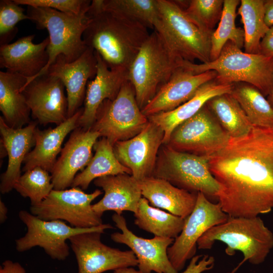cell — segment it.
Here are the masks:
<instances>
[{
	"label": "cell",
	"instance_id": "obj_1",
	"mask_svg": "<svg viewBox=\"0 0 273 273\" xmlns=\"http://www.w3.org/2000/svg\"><path fill=\"white\" fill-rule=\"evenodd\" d=\"M219 185L216 198L233 217L251 218L273 208V129L253 126L245 135L231 138L209 158Z\"/></svg>",
	"mask_w": 273,
	"mask_h": 273
},
{
	"label": "cell",
	"instance_id": "obj_2",
	"mask_svg": "<svg viewBox=\"0 0 273 273\" xmlns=\"http://www.w3.org/2000/svg\"><path fill=\"white\" fill-rule=\"evenodd\" d=\"M89 22L83 39L111 69H128L150 35L148 28L133 20L105 11L93 0L87 13Z\"/></svg>",
	"mask_w": 273,
	"mask_h": 273
},
{
	"label": "cell",
	"instance_id": "obj_3",
	"mask_svg": "<svg viewBox=\"0 0 273 273\" xmlns=\"http://www.w3.org/2000/svg\"><path fill=\"white\" fill-rule=\"evenodd\" d=\"M219 241L226 245L225 253L233 255L236 251L243 260L232 272L235 273L245 261L257 265L262 263L273 248V233L260 217H230L224 222L207 230L198 240L199 249H210Z\"/></svg>",
	"mask_w": 273,
	"mask_h": 273
},
{
	"label": "cell",
	"instance_id": "obj_4",
	"mask_svg": "<svg viewBox=\"0 0 273 273\" xmlns=\"http://www.w3.org/2000/svg\"><path fill=\"white\" fill-rule=\"evenodd\" d=\"M186 61L170 51L156 30L150 34L128 71V80L141 109L175 72L184 68Z\"/></svg>",
	"mask_w": 273,
	"mask_h": 273
},
{
	"label": "cell",
	"instance_id": "obj_5",
	"mask_svg": "<svg viewBox=\"0 0 273 273\" xmlns=\"http://www.w3.org/2000/svg\"><path fill=\"white\" fill-rule=\"evenodd\" d=\"M187 68L195 74L215 71L217 73L215 78L219 82L249 84L264 97L273 88V57L243 52L230 41L215 60L201 64L189 62Z\"/></svg>",
	"mask_w": 273,
	"mask_h": 273
},
{
	"label": "cell",
	"instance_id": "obj_6",
	"mask_svg": "<svg viewBox=\"0 0 273 273\" xmlns=\"http://www.w3.org/2000/svg\"><path fill=\"white\" fill-rule=\"evenodd\" d=\"M27 15L37 29L48 30L50 42L47 49V65L36 76L27 79L24 85L46 73L60 55H63L67 62H72L84 52L87 47L83 34L89 20L87 13L74 15L44 7L28 6Z\"/></svg>",
	"mask_w": 273,
	"mask_h": 273
},
{
	"label": "cell",
	"instance_id": "obj_7",
	"mask_svg": "<svg viewBox=\"0 0 273 273\" xmlns=\"http://www.w3.org/2000/svg\"><path fill=\"white\" fill-rule=\"evenodd\" d=\"M157 1L159 19L154 30L170 51L185 61L210 62L211 34L202 30L177 2Z\"/></svg>",
	"mask_w": 273,
	"mask_h": 273
},
{
	"label": "cell",
	"instance_id": "obj_8",
	"mask_svg": "<svg viewBox=\"0 0 273 273\" xmlns=\"http://www.w3.org/2000/svg\"><path fill=\"white\" fill-rule=\"evenodd\" d=\"M209 157L176 151L163 144L157 156L153 176L165 179L192 193L216 197L219 185L211 174Z\"/></svg>",
	"mask_w": 273,
	"mask_h": 273
},
{
	"label": "cell",
	"instance_id": "obj_9",
	"mask_svg": "<svg viewBox=\"0 0 273 273\" xmlns=\"http://www.w3.org/2000/svg\"><path fill=\"white\" fill-rule=\"evenodd\" d=\"M148 122L138 104L134 89L127 80L114 100H106L101 104L91 129L113 146L117 142L134 137Z\"/></svg>",
	"mask_w": 273,
	"mask_h": 273
},
{
	"label": "cell",
	"instance_id": "obj_10",
	"mask_svg": "<svg viewBox=\"0 0 273 273\" xmlns=\"http://www.w3.org/2000/svg\"><path fill=\"white\" fill-rule=\"evenodd\" d=\"M18 215L27 228L25 235L16 240L18 252H24L38 246L52 259L64 260L69 255L66 241L74 235L86 232H100L113 229L110 224L87 229L77 228L67 225L61 220H44L26 210H21Z\"/></svg>",
	"mask_w": 273,
	"mask_h": 273
},
{
	"label": "cell",
	"instance_id": "obj_11",
	"mask_svg": "<svg viewBox=\"0 0 273 273\" xmlns=\"http://www.w3.org/2000/svg\"><path fill=\"white\" fill-rule=\"evenodd\" d=\"M102 194L99 189L87 194L79 187L53 190L39 204L31 206L30 211L44 220H64L74 228H92L103 224L91 204Z\"/></svg>",
	"mask_w": 273,
	"mask_h": 273
},
{
	"label": "cell",
	"instance_id": "obj_12",
	"mask_svg": "<svg viewBox=\"0 0 273 273\" xmlns=\"http://www.w3.org/2000/svg\"><path fill=\"white\" fill-rule=\"evenodd\" d=\"M230 139L206 104L178 125L165 145L177 151L209 157L224 147Z\"/></svg>",
	"mask_w": 273,
	"mask_h": 273
},
{
	"label": "cell",
	"instance_id": "obj_13",
	"mask_svg": "<svg viewBox=\"0 0 273 273\" xmlns=\"http://www.w3.org/2000/svg\"><path fill=\"white\" fill-rule=\"evenodd\" d=\"M230 217L220 204L210 202L202 193L198 192L195 206L185 219L183 230L167 249L170 262L178 271L187 260L195 256L197 242L212 227L222 223Z\"/></svg>",
	"mask_w": 273,
	"mask_h": 273
},
{
	"label": "cell",
	"instance_id": "obj_14",
	"mask_svg": "<svg viewBox=\"0 0 273 273\" xmlns=\"http://www.w3.org/2000/svg\"><path fill=\"white\" fill-rule=\"evenodd\" d=\"M100 232H86L69 239L78 264V273H102L138 265L130 250L122 251L101 241Z\"/></svg>",
	"mask_w": 273,
	"mask_h": 273
},
{
	"label": "cell",
	"instance_id": "obj_15",
	"mask_svg": "<svg viewBox=\"0 0 273 273\" xmlns=\"http://www.w3.org/2000/svg\"><path fill=\"white\" fill-rule=\"evenodd\" d=\"M163 138L162 129L149 120L137 135L116 142L113 145L114 154L119 161L130 170L131 175L141 181L153 176Z\"/></svg>",
	"mask_w": 273,
	"mask_h": 273
},
{
	"label": "cell",
	"instance_id": "obj_16",
	"mask_svg": "<svg viewBox=\"0 0 273 273\" xmlns=\"http://www.w3.org/2000/svg\"><path fill=\"white\" fill-rule=\"evenodd\" d=\"M65 88L59 78L45 73L24 85L21 91L33 119L41 125H58L68 118Z\"/></svg>",
	"mask_w": 273,
	"mask_h": 273
},
{
	"label": "cell",
	"instance_id": "obj_17",
	"mask_svg": "<svg viewBox=\"0 0 273 273\" xmlns=\"http://www.w3.org/2000/svg\"><path fill=\"white\" fill-rule=\"evenodd\" d=\"M112 219L121 233L111 235L115 242L127 245L134 253L139 270L143 273H178L172 265L167 255V249L174 239L154 236L151 239L138 237L127 227L125 218L114 214Z\"/></svg>",
	"mask_w": 273,
	"mask_h": 273
},
{
	"label": "cell",
	"instance_id": "obj_18",
	"mask_svg": "<svg viewBox=\"0 0 273 273\" xmlns=\"http://www.w3.org/2000/svg\"><path fill=\"white\" fill-rule=\"evenodd\" d=\"M97 64L95 51L87 48L72 62H67L64 56L60 55L48 68L46 73L59 78L66 88L68 118L74 115L84 101L87 84L96 75Z\"/></svg>",
	"mask_w": 273,
	"mask_h": 273
},
{
	"label": "cell",
	"instance_id": "obj_19",
	"mask_svg": "<svg viewBox=\"0 0 273 273\" xmlns=\"http://www.w3.org/2000/svg\"><path fill=\"white\" fill-rule=\"evenodd\" d=\"M100 137L91 129L77 127L73 130L51 171L54 190L71 187L79 170H83L93 157L92 149Z\"/></svg>",
	"mask_w": 273,
	"mask_h": 273
},
{
	"label": "cell",
	"instance_id": "obj_20",
	"mask_svg": "<svg viewBox=\"0 0 273 273\" xmlns=\"http://www.w3.org/2000/svg\"><path fill=\"white\" fill-rule=\"evenodd\" d=\"M213 70L195 74L183 68L175 72L162 86L155 96L142 109L147 117L160 112L171 111L191 99L204 84L214 79Z\"/></svg>",
	"mask_w": 273,
	"mask_h": 273
},
{
	"label": "cell",
	"instance_id": "obj_21",
	"mask_svg": "<svg viewBox=\"0 0 273 273\" xmlns=\"http://www.w3.org/2000/svg\"><path fill=\"white\" fill-rule=\"evenodd\" d=\"M97 60V73L87 84L84 106L78 121V127L91 129L98 110L106 100H113L123 84L128 80V70L111 69L100 55L95 52Z\"/></svg>",
	"mask_w": 273,
	"mask_h": 273
},
{
	"label": "cell",
	"instance_id": "obj_22",
	"mask_svg": "<svg viewBox=\"0 0 273 273\" xmlns=\"http://www.w3.org/2000/svg\"><path fill=\"white\" fill-rule=\"evenodd\" d=\"M36 123L31 121L21 128L9 127L0 116L1 155H7L8 164L6 170L1 175L0 191L5 194L13 189L21 176L22 163L34 145V132Z\"/></svg>",
	"mask_w": 273,
	"mask_h": 273
},
{
	"label": "cell",
	"instance_id": "obj_23",
	"mask_svg": "<svg viewBox=\"0 0 273 273\" xmlns=\"http://www.w3.org/2000/svg\"><path fill=\"white\" fill-rule=\"evenodd\" d=\"M34 34L19 38L13 43L0 47V68L27 79L36 76L49 61L47 49L50 39L47 37L39 43H34Z\"/></svg>",
	"mask_w": 273,
	"mask_h": 273
},
{
	"label": "cell",
	"instance_id": "obj_24",
	"mask_svg": "<svg viewBox=\"0 0 273 273\" xmlns=\"http://www.w3.org/2000/svg\"><path fill=\"white\" fill-rule=\"evenodd\" d=\"M94 184L104 192L103 197L92 204L93 209L98 215L102 217L104 212L110 210L119 215L124 211L136 212L142 195L140 183L132 175L105 176L95 179Z\"/></svg>",
	"mask_w": 273,
	"mask_h": 273
},
{
	"label": "cell",
	"instance_id": "obj_25",
	"mask_svg": "<svg viewBox=\"0 0 273 273\" xmlns=\"http://www.w3.org/2000/svg\"><path fill=\"white\" fill-rule=\"evenodd\" d=\"M83 111L80 108L74 115L54 128L40 130L37 127L34 132V148L26 155L22 171L40 167L51 172L61 153L66 136L78 127V121Z\"/></svg>",
	"mask_w": 273,
	"mask_h": 273
},
{
	"label": "cell",
	"instance_id": "obj_26",
	"mask_svg": "<svg viewBox=\"0 0 273 273\" xmlns=\"http://www.w3.org/2000/svg\"><path fill=\"white\" fill-rule=\"evenodd\" d=\"M233 84L222 83L216 78L202 85L194 96L176 108L148 117L164 132L163 144H166L173 130L195 115L208 101L216 96L231 94Z\"/></svg>",
	"mask_w": 273,
	"mask_h": 273
},
{
	"label": "cell",
	"instance_id": "obj_27",
	"mask_svg": "<svg viewBox=\"0 0 273 273\" xmlns=\"http://www.w3.org/2000/svg\"><path fill=\"white\" fill-rule=\"evenodd\" d=\"M140 183L142 196L153 207L186 219L195 206L198 193L179 188L165 179L154 176Z\"/></svg>",
	"mask_w": 273,
	"mask_h": 273
},
{
	"label": "cell",
	"instance_id": "obj_28",
	"mask_svg": "<svg viewBox=\"0 0 273 273\" xmlns=\"http://www.w3.org/2000/svg\"><path fill=\"white\" fill-rule=\"evenodd\" d=\"M27 78L10 71H0V110L6 123L17 129L28 124L30 109L21 90Z\"/></svg>",
	"mask_w": 273,
	"mask_h": 273
},
{
	"label": "cell",
	"instance_id": "obj_29",
	"mask_svg": "<svg viewBox=\"0 0 273 273\" xmlns=\"http://www.w3.org/2000/svg\"><path fill=\"white\" fill-rule=\"evenodd\" d=\"M95 151L86 167L75 177L71 187H79L84 190L95 179L108 175L120 174L131 175L130 170L117 159L113 146L108 139L102 137L94 146Z\"/></svg>",
	"mask_w": 273,
	"mask_h": 273
},
{
	"label": "cell",
	"instance_id": "obj_30",
	"mask_svg": "<svg viewBox=\"0 0 273 273\" xmlns=\"http://www.w3.org/2000/svg\"><path fill=\"white\" fill-rule=\"evenodd\" d=\"M134 224L154 236L175 239L181 232L185 219L151 206L142 197L134 214Z\"/></svg>",
	"mask_w": 273,
	"mask_h": 273
},
{
	"label": "cell",
	"instance_id": "obj_31",
	"mask_svg": "<svg viewBox=\"0 0 273 273\" xmlns=\"http://www.w3.org/2000/svg\"><path fill=\"white\" fill-rule=\"evenodd\" d=\"M206 105L231 138L245 135L253 126L239 103L230 94L214 97Z\"/></svg>",
	"mask_w": 273,
	"mask_h": 273
},
{
	"label": "cell",
	"instance_id": "obj_32",
	"mask_svg": "<svg viewBox=\"0 0 273 273\" xmlns=\"http://www.w3.org/2000/svg\"><path fill=\"white\" fill-rule=\"evenodd\" d=\"M253 126L273 129V109L262 94L246 83H234L230 94Z\"/></svg>",
	"mask_w": 273,
	"mask_h": 273
},
{
	"label": "cell",
	"instance_id": "obj_33",
	"mask_svg": "<svg viewBox=\"0 0 273 273\" xmlns=\"http://www.w3.org/2000/svg\"><path fill=\"white\" fill-rule=\"evenodd\" d=\"M264 1L263 0H242L238 14L241 16L244 25L245 52L259 54L261 39L269 27L265 24Z\"/></svg>",
	"mask_w": 273,
	"mask_h": 273
},
{
	"label": "cell",
	"instance_id": "obj_34",
	"mask_svg": "<svg viewBox=\"0 0 273 273\" xmlns=\"http://www.w3.org/2000/svg\"><path fill=\"white\" fill-rule=\"evenodd\" d=\"M102 9L154 29L159 19L157 0H98Z\"/></svg>",
	"mask_w": 273,
	"mask_h": 273
},
{
	"label": "cell",
	"instance_id": "obj_35",
	"mask_svg": "<svg viewBox=\"0 0 273 273\" xmlns=\"http://www.w3.org/2000/svg\"><path fill=\"white\" fill-rule=\"evenodd\" d=\"M238 0H224L222 15L217 29L211 36L210 61L216 59L230 41L240 49L244 47V31L235 24Z\"/></svg>",
	"mask_w": 273,
	"mask_h": 273
},
{
	"label": "cell",
	"instance_id": "obj_36",
	"mask_svg": "<svg viewBox=\"0 0 273 273\" xmlns=\"http://www.w3.org/2000/svg\"><path fill=\"white\" fill-rule=\"evenodd\" d=\"M49 172L40 167L28 170L21 175L14 189L22 197L28 198L31 206L38 204L54 190Z\"/></svg>",
	"mask_w": 273,
	"mask_h": 273
},
{
	"label": "cell",
	"instance_id": "obj_37",
	"mask_svg": "<svg viewBox=\"0 0 273 273\" xmlns=\"http://www.w3.org/2000/svg\"><path fill=\"white\" fill-rule=\"evenodd\" d=\"M223 6V0H192L184 11L202 30L212 34L220 19Z\"/></svg>",
	"mask_w": 273,
	"mask_h": 273
},
{
	"label": "cell",
	"instance_id": "obj_38",
	"mask_svg": "<svg viewBox=\"0 0 273 273\" xmlns=\"http://www.w3.org/2000/svg\"><path fill=\"white\" fill-rule=\"evenodd\" d=\"M14 0L0 1V44L10 43L17 32L16 25L21 21L29 20L25 9Z\"/></svg>",
	"mask_w": 273,
	"mask_h": 273
},
{
	"label": "cell",
	"instance_id": "obj_39",
	"mask_svg": "<svg viewBox=\"0 0 273 273\" xmlns=\"http://www.w3.org/2000/svg\"><path fill=\"white\" fill-rule=\"evenodd\" d=\"M19 5L49 8L74 15L87 13L92 1L88 0H14Z\"/></svg>",
	"mask_w": 273,
	"mask_h": 273
},
{
	"label": "cell",
	"instance_id": "obj_40",
	"mask_svg": "<svg viewBox=\"0 0 273 273\" xmlns=\"http://www.w3.org/2000/svg\"><path fill=\"white\" fill-rule=\"evenodd\" d=\"M215 259L213 256L207 255L194 256L186 269L181 273H202L211 269L214 266Z\"/></svg>",
	"mask_w": 273,
	"mask_h": 273
},
{
	"label": "cell",
	"instance_id": "obj_41",
	"mask_svg": "<svg viewBox=\"0 0 273 273\" xmlns=\"http://www.w3.org/2000/svg\"><path fill=\"white\" fill-rule=\"evenodd\" d=\"M259 54L273 57V26L270 27L260 43Z\"/></svg>",
	"mask_w": 273,
	"mask_h": 273
},
{
	"label": "cell",
	"instance_id": "obj_42",
	"mask_svg": "<svg viewBox=\"0 0 273 273\" xmlns=\"http://www.w3.org/2000/svg\"><path fill=\"white\" fill-rule=\"evenodd\" d=\"M0 273H26L24 268L18 262L5 260L0 268Z\"/></svg>",
	"mask_w": 273,
	"mask_h": 273
},
{
	"label": "cell",
	"instance_id": "obj_43",
	"mask_svg": "<svg viewBox=\"0 0 273 273\" xmlns=\"http://www.w3.org/2000/svg\"><path fill=\"white\" fill-rule=\"evenodd\" d=\"M264 20L268 27L273 26V0L264 1Z\"/></svg>",
	"mask_w": 273,
	"mask_h": 273
},
{
	"label": "cell",
	"instance_id": "obj_44",
	"mask_svg": "<svg viewBox=\"0 0 273 273\" xmlns=\"http://www.w3.org/2000/svg\"><path fill=\"white\" fill-rule=\"evenodd\" d=\"M8 208L5 203L0 200V222L4 223L7 218Z\"/></svg>",
	"mask_w": 273,
	"mask_h": 273
},
{
	"label": "cell",
	"instance_id": "obj_45",
	"mask_svg": "<svg viewBox=\"0 0 273 273\" xmlns=\"http://www.w3.org/2000/svg\"><path fill=\"white\" fill-rule=\"evenodd\" d=\"M114 273H143L140 270H136L132 267H125L117 269Z\"/></svg>",
	"mask_w": 273,
	"mask_h": 273
},
{
	"label": "cell",
	"instance_id": "obj_46",
	"mask_svg": "<svg viewBox=\"0 0 273 273\" xmlns=\"http://www.w3.org/2000/svg\"><path fill=\"white\" fill-rule=\"evenodd\" d=\"M267 101L273 109V88L270 93L267 96Z\"/></svg>",
	"mask_w": 273,
	"mask_h": 273
}]
</instances>
